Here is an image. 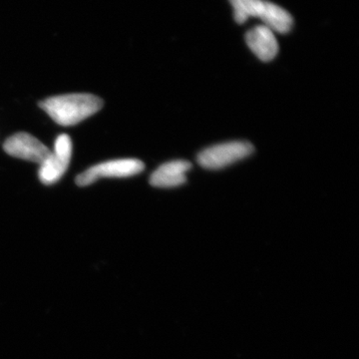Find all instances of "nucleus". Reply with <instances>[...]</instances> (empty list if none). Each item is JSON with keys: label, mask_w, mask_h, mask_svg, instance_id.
I'll list each match as a JSON object with an SVG mask.
<instances>
[{"label": "nucleus", "mask_w": 359, "mask_h": 359, "mask_svg": "<svg viewBox=\"0 0 359 359\" xmlns=\"http://www.w3.org/2000/svg\"><path fill=\"white\" fill-rule=\"evenodd\" d=\"M39 107L61 126H74L102 109L103 100L93 94H65L45 99Z\"/></svg>", "instance_id": "1"}, {"label": "nucleus", "mask_w": 359, "mask_h": 359, "mask_svg": "<svg viewBox=\"0 0 359 359\" xmlns=\"http://www.w3.org/2000/svg\"><path fill=\"white\" fill-rule=\"evenodd\" d=\"M254 151V146L249 142H226L205 149L198 155L197 160L205 169L219 170L249 157Z\"/></svg>", "instance_id": "2"}, {"label": "nucleus", "mask_w": 359, "mask_h": 359, "mask_svg": "<svg viewBox=\"0 0 359 359\" xmlns=\"http://www.w3.org/2000/svg\"><path fill=\"white\" fill-rule=\"evenodd\" d=\"M145 165L138 159H117L90 167L78 175L76 184L80 187L91 185L102 178H128L140 174Z\"/></svg>", "instance_id": "3"}, {"label": "nucleus", "mask_w": 359, "mask_h": 359, "mask_svg": "<svg viewBox=\"0 0 359 359\" xmlns=\"http://www.w3.org/2000/svg\"><path fill=\"white\" fill-rule=\"evenodd\" d=\"M72 157V141L67 134L56 139L54 150L40 164L39 180L45 185L56 183L67 171Z\"/></svg>", "instance_id": "4"}, {"label": "nucleus", "mask_w": 359, "mask_h": 359, "mask_svg": "<svg viewBox=\"0 0 359 359\" xmlns=\"http://www.w3.org/2000/svg\"><path fill=\"white\" fill-rule=\"evenodd\" d=\"M4 149L7 154L13 157L30 161L39 165L42 164L51 152L39 139L25 132L9 137L4 142Z\"/></svg>", "instance_id": "5"}, {"label": "nucleus", "mask_w": 359, "mask_h": 359, "mask_svg": "<svg viewBox=\"0 0 359 359\" xmlns=\"http://www.w3.org/2000/svg\"><path fill=\"white\" fill-rule=\"evenodd\" d=\"M245 42L259 60L269 62L278 53V43L275 33L264 25H257L245 34Z\"/></svg>", "instance_id": "6"}, {"label": "nucleus", "mask_w": 359, "mask_h": 359, "mask_svg": "<svg viewBox=\"0 0 359 359\" xmlns=\"http://www.w3.org/2000/svg\"><path fill=\"white\" fill-rule=\"evenodd\" d=\"M192 165L185 160H175L165 163L151 175L150 184L157 188H175L187 181V172Z\"/></svg>", "instance_id": "7"}, {"label": "nucleus", "mask_w": 359, "mask_h": 359, "mask_svg": "<svg viewBox=\"0 0 359 359\" xmlns=\"http://www.w3.org/2000/svg\"><path fill=\"white\" fill-rule=\"evenodd\" d=\"M259 18L263 20L264 25L269 28L271 32L282 33V34L290 32L294 25L292 15L285 9L266 0L264 13Z\"/></svg>", "instance_id": "8"}, {"label": "nucleus", "mask_w": 359, "mask_h": 359, "mask_svg": "<svg viewBox=\"0 0 359 359\" xmlns=\"http://www.w3.org/2000/svg\"><path fill=\"white\" fill-rule=\"evenodd\" d=\"M233 8V18L243 25L249 18H261L266 0H230Z\"/></svg>", "instance_id": "9"}]
</instances>
